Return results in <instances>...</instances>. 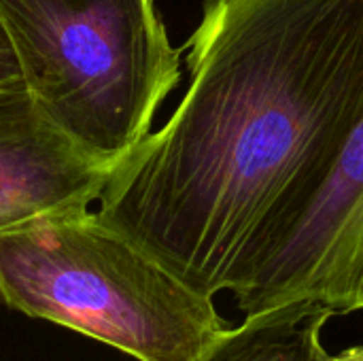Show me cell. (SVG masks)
<instances>
[{
  "label": "cell",
  "mask_w": 363,
  "mask_h": 361,
  "mask_svg": "<svg viewBox=\"0 0 363 361\" xmlns=\"http://www.w3.org/2000/svg\"><path fill=\"white\" fill-rule=\"evenodd\" d=\"M183 51V98L96 215L215 300L285 245L363 121V0H204Z\"/></svg>",
  "instance_id": "6da1fadb"
},
{
  "label": "cell",
  "mask_w": 363,
  "mask_h": 361,
  "mask_svg": "<svg viewBox=\"0 0 363 361\" xmlns=\"http://www.w3.org/2000/svg\"><path fill=\"white\" fill-rule=\"evenodd\" d=\"M0 300L138 361H196L232 328L89 206L0 232Z\"/></svg>",
  "instance_id": "7a4b0ae2"
},
{
  "label": "cell",
  "mask_w": 363,
  "mask_h": 361,
  "mask_svg": "<svg viewBox=\"0 0 363 361\" xmlns=\"http://www.w3.org/2000/svg\"><path fill=\"white\" fill-rule=\"evenodd\" d=\"M0 17L40 113L113 170L181 81L155 0H0Z\"/></svg>",
  "instance_id": "3957f363"
},
{
  "label": "cell",
  "mask_w": 363,
  "mask_h": 361,
  "mask_svg": "<svg viewBox=\"0 0 363 361\" xmlns=\"http://www.w3.org/2000/svg\"><path fill=\"white\" fill-rule=\"evenodd\" d=\"M232 296L242 317L285 304L363 311V121L302 223Z\"/></svg>",
  "instance_id": "277c9868"
},
{
  "label": "cell",
  "mask_w": 363,
  "mask_h": 361,
  "mask_svg": "<svg viewBox=\"0 0 363 361\" xmlns=\"http://www.w3.org/2000/svg\"><path fill=\"white\" fill-rule=\"evenodd\" d=\"M111 174L40 113L26 87L0 91V232L89 206Z\"/></svg>",
  "instance_id": "5b68a950"
},
{
  "label": "cell",
  "mask_w": 363,
  "mask_h": 361,
  "mask_svg": "<svg viewBox=\"0 0 363 361\" xmlns=\"http://www.w3.org/2000/svg\"><path fill=\"white\" fill-rule=\"evenodd\" d=\"M334 315L317 304H285L228 328L196 361H363V345L330 353L323 330Z\"/></svg>",
  "instance_id": "8992f818"
},
{
  "label": "cell",
  "mask_w": 363,
  "mask_h": 361,
  "mask_svg": "<svg viewBox=\"0 0 363 361\" xmlns=\"http://www.w3.org/2000/svg\"><path fill=\"white\" fill-rule=\"evenodd\" d=\"M19 87H26L23 72H21L15 47L9 38V32L0 17V91L19 89Z\"/></svg>",
  "instance_id": "52a82bcc"
}]
</instances>
